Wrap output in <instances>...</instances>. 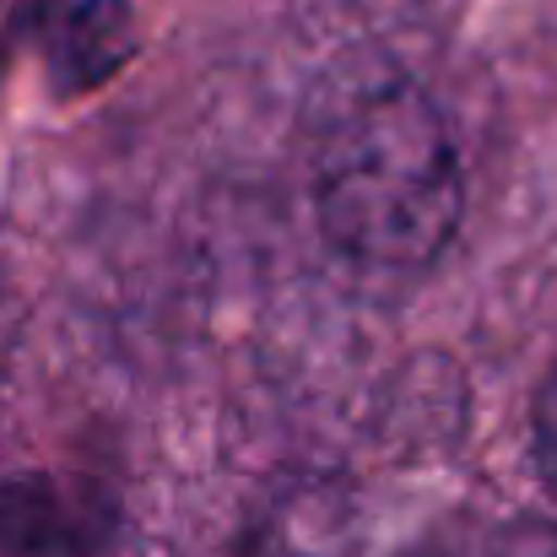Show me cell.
Returning <instances> with one entry per match:
<instances>
[{
    "label": "cell",
    "instance_id": "6",
    "mask_svg": "<svg viewBox=\"0 0 557 557\" xmlns=\"http://www.w3.org/2000/svg\"><path fill=\"white\" fill-rule=\"evenodd\" d=\"M358 11H369L379 22H422L433 5H444V0H352Z\"/></svg>",
    "mask_w": 557,
    "mask_h": 557
},
{
    "label": "cell",
    "instance_id": "4",
    "mask_svg": "<svg viewBox=\"0 0 557 557\" xmlns=\"http://www.w3.org/2000/svg\"><path fill=\"white\" fill-rule=\"evenodd\" d=\"M406 557H557V525L542 520H515V525H466V531H444Z\"/></svg>",
    "mask_w": 557,
    "mask_h": 557
},
{
    "label": "cell",
    "instance_id": "1",
    "mask_svg": "<svg viewBox=\"0 0 557 557\" xmlns=\"http://www.w3.org/2000/svg\"><path fill=\"white\" fill-rule=\"evenodd\" d=\"M460 158L438 103L389 60L336 65L314 103V211L369 271H428L460 227Z\"/></svg>",
    "mask_w": 557,
    "mask_h": 557
},
{
    "label": "cell",
    "instance_id": "3",
    "mask_svg": "<svg viewBox=\"0 0 557 557\" xmlns=\"http://www.w3.org/2000/svg\"><path fill=\"white\" fill-rule=\"evenodd\" d=\"M131 49H136L131 0H71L54 27L49 65L65 92H87V87L109 82L131 60Z\"/></svg>",
    "mask_w": 557,
    "mask_h": 557
},
{
    "label": "cell",
    "instance_id": "5",
    "mask_svg": "<svg viewBox=\"0 0 557 557\" xmlns=\"http://www.w3.org/2000/svg\"><path fill=\"white\" fill-rule=\"evenodd\" d=\"M531 433H536V466H542L547 487L557 493V369L547 373V384H542V395H536Z\"/></svg>",
    "mask_w": 557,
    "mask_h": 557
},
{
    "label": "cell",
    "instance_id": "2",
    "mask_svg": "<svg viewBox=\"0 0 557 557\" xmlns=\"http://www.w3.org/2000/svg\"><path fill=\"white\" fill-rule=\"evenodd\" d=\"M114 531L103 493L54 476H11L0 487V547L11 557H87Z\"/></svg>",
    "mask_w": 557,
    "mask_h": 557
}]
</instances>
